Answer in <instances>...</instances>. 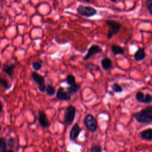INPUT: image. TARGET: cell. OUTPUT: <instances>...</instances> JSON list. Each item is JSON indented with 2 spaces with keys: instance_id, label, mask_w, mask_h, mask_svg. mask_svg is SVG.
Returning a JSON list of instances; mask_svg holds the SVG:
<instances>
[{
  "instance_id": "6da1fadb",
  "label": "cell",
  "mask_w": 152,
  "mask_h": 152,
  "mask_svg": "<svg viewBox=\"0 0 152 152\" xmlns=\"http://www.w3.org/2000/svg\"><path fill=\"white\" fill-rule=\"evenodd\" d=\"M134 118L140 124L152 122V106H148L133 114Z\"/></svg>"
},
{
  "instance_id": "7a4b0ae2",
  "label": "cell",
  "mask_w": 152,
  "mask_h": 152,
  "mask_svg": "<svg viewBox=\"0 0 152 152\" xmlns=\"http://www.w3.org/2000/svg\"><path fill=\"white\" fill-rule=\"evenodd\" d=\"M105 23L109 27L107 38L108 40H109L112 38L114 35L119 32L121 28V24L119 22L113 20H106Z\"/></svg>"
},
{
  "instance_id": "3957f363",
  "label": "cell",
  "mask_w": 152,
  "mask_h": 152,
  "mask_svg": "<svg viewBox=\"0 0 152 152\" xmlns=\"http://www.w3.org/2000/svg\"><path fill=\"white\" fill-rule=\"evenodd\" d=\"M84 124L87 129L91 132H95L98 128V123L97 119L91 114L87 115L84 119Z\"/></svg>"
},
{
  "instance_id": "277c9868",
  "label": "cell",
  "mask_w": 152,
  "mask_h": 152,
  "mask_svg": "<svg viewBox=\"0 0 152 152\" xmlns=\"http://www.w3.org/2000/svg\"><path fill=\"white\" fill-rule=\"evenodd\" d=\"M76 115V108L75 106L69 105L65 110L64 121L66 125H71L75 119Z\"/></svg>"
},
{
  "instance_id": "5b68a950",
  "label": "cell",
  "mask_w": 152,
  "mask_h": 152,
  "mask_svg": "<svg viewBox=\"0 0 152 152\" xmlns=\"http://www.w3.org/2000/svg\"><path fill=\"white\" fill-rule=\"evenodd\" d=\"M77 12L85 17H91L97 14V10L92 7L80 5L77 8Z\"/></svg>"
},
{
  "instance_id": "8992f818",
  "label": "cell",
  "mask_w": 152,
  "mask_h": 152,
  "mask_svg": "<svg viewBox=\"0 0 152 152\" xmlns=\"http://www.w3.org/2000/svg\"><path fill=\"white\" fill-rule=\"evenodd\" d=\"M31 78L33 81L38 85L39 90L42 93H45L46 91V87L45 85V78L44 77L38 74L36 71H33L31 73Z\"/></svg>"
},
{
  "instance_id": "52a82bcc",
  "label": "cell",
  "mask_w": 152,
  "mask_h": 152,
  "mask_svg": "<svg viewBox=\"0 0 152 152\" xmlns=\"http://www.w3.org/2000/svg\"><path fill=\"white\" fill-rule=\"evenodd\" d=\"M38 121L40 125L43 128H48L50 125V123L49 121L46 113L44 111L41 110H38Z\"/></svg>"
},
{
  "instance_id": "ba28073f",
  "label": "cell",
  "mask_w": 152,
  "mask_h": 152,
  "mask_svg": "<svg viewBox=\"0 0 152 152\" xmlns=\"http://www.w3.org/2000/svg\"><path fill=\"white\" fill-rule=\"evenodd\" d=\"M102 52V48L99 46H98L97 45H93L91 46H90V48L88 49L87 53H86L85 56L83 58V59L84 61H87L94 55L101 53Z\"/></svg>"
},
{
  "instance_id": "9c48e42d",
  "label": "cell",
  "mask_w": 152,
  "mask_h": 152,
  "mask_svg": "<svg viewBox=\"0 0 152 152\" xmlns=\"http://www.w3.org/2000/svg\"><path fill=\"white\" fill-rule=\"evenodd\" d=\"M56 96L58 100L61 101H69L71 98V96L68 91H65L63 87H59L58 88Z\"/></svg>"
},
{
  "instance_id": "30bf717a",
  "label": "cell",
  "mask_w": 152,
  "mask_h": 152,
  "mask_svg": "<svg viewBox=\"0 0 152 152\" xmlns=\"http://www.w3.org/2000/svg\"><path fill=\"white\" fill-rule=\"evenodd\" d=\"M81 128L78 125V123H75L73 126L72 127L69 135V138L70 141H74L75 140L77 137H78L80 132H81Z\"/></svg>"
},
{
  "instance_id": "8fae6325",
  "label": "cell",
  "mask_w": 152,
  "mask_h": 152,
  "mask_svg": "<svg viewBox=\"0 0 152 152\" xmlns=\"http://www.w3.org/2000/svg\"><path fill=\"white\" fill-rule=\"evenodd\" d=\"M15 68V65L12 64H4L2 66V71L11 78H12L14 71Z\"/></svg>"
},
{
  "instance_id": "7c38bea8",
  "label": "cell",
  "mask_w": 152,
  "mask_h": 152,
  "mask_svg": "<svg viewBox=\"0 0 152 152\" xmlns=\"http://www.w3.org/2000/svg\"><path fill=\"white\" fill-rule=\"evenodd\" d=\"M146 54L144 48H140L134 55V59L136 61H142L145 58Z\"/></svg>"
},
{
  "instance_id": "4fadbf2b",
  "label": "cell",
  "mask_w": 152,
  "mask_h": 152,
  "mask_svg": "<svg viewBox=\"0 0 152 152\" xmlns=\"http://www.w3.org/2000/svg\"><path fill=\"white\" fill-rule=\"evenodd\" d=\"M112 60L107 57L104 58L101 61V65L103 69L105 71L110 69L112 66Z\"/></svg>"
},
{
  "instance_id": "5bb4252c",
  "label": "cell",
  "mask_w": 152,
  "mask_h": 152,
  "mask_svg": "<svg viewBox=\"0 0 152 152\" xmlns=\"http://www.w3.org/2000/svg\"><path fill=\"white\" fill-rule=\"evenodd\" d=\"M110 48H111L112 53H113V55L115 56H116L118 55H122L125 54V51H124V49L119 45L113 44L111 45Z\"/></svg>"
},
{
  "instance_id": "9a60e30c",
  "label": "cell",
  "mask_w": 152,
  "mask_h": 152,
  "mask_svg": "<svg viewBox=\"0 0 152 152\" xmlns=\"http://www.w3.org/2000/svg\"><path fill=\"white\" fill-rule=\"evenodd\" d=\"M141 137L147 141H152V129L149 128L141 132Z\"/></svg>"
},
{
  "instance_id": "2e32d148",
  "label": "cell",
  "mask_w": 152,
  "mask_h": 152,
  "mask_svg": "<svg viewBox=\"0 0 152 152\" xmlns=\"http://www.w3.org/2000/svg\"><path fill=\"white\" fill-rule=\"evenodd\" d=\"M80 88H81L80 84L76 83L74 85L69 86V87L67 88V91L69 93V94L71 96H72V95L75 94L77 93V91L80 89Z\"/></svg>"
},
{
  "instance_id": "e0dca14e",
  "label": "cell",
  "mask_w": 152,
  "mask_h": 152,
  "mask_svg": "<svg viewBox=\"0 0 152 152\" xmlns=\"http://www.w3.org/2000/svg\"><path fill=\"white\" fill-rule=\"evenodd\" d=\"M65 81H66V83L69 86H72V85H74L76 84L75 78L72 74H68L66 77Z\"/></svg>"
},
{
  "instance_id": "ac0fdd59",
  "label": "cell",
  "mask_w": 152,
  "mask_h": 152,
  "mask_svg": "<svg viewBox=\"0 0 152 152\" xmlns=\"http://www.w3.org/2000/svg\"><path fill=\"white\" fill-rule=\"evenodd\" d=\"M135 99L138 102L144 103L145 94L141 91H138L135 94Z\"/></svg>"
},
{
  "instance_id": "d6986e66",
  "label": "cell",
  "mask_w": 152,
  "mask_h": 152,
  "mask_svg": "<svg viewBox=\"0 0 152 152\" xmlns=\"http://www.w3.org/2000/svg\"><path fill=\"white\" fill-rule=\"evenodd\" d=\"M46 93L50 96H52L55 94V92H56V90H55V88L53 86H52V85L50 84H48L47 86H46Z\"/></svg>"
},
{
  "instance_id": "ffe728a7",
  "label": "cell",
  "mask_w": 152,
  "mask_h": 152,
  "mask_svg": "<svg viewBox=\"0 0 152 152\" xmlns=\"http://www.w3.org/2000/svg\"><path fill=\"white\" fill-rule=\"evenodd\" d=\"M7 151V143L2 137H0V152Z\"/></svg>"
},
{
  "instance_id": "44dd1931",
  "label": "cell",
  "mask_w": 152,
  "mask_h": 152,
  "mask_svg": "<svg viewBox=\"0 0 152 152\" xmlns=\"http://www.w3.org/2000/svg\"><path fill=\"white\" fill-rule=\"evenodd\" d=\"M112 88L115 93H121L123 91L122 87L118 83H113L112 86Z\"/></svg>"
},
{
  "instance_id": "7402d4cb",
  "label": "cell",
  "mask_w": 152,
  "mask_h": 152,
  "mask_svg": "<svg viewBox=\"0 0 152 152\" xmlns=\"http://www.w3.org/2000/svg\"><path fill=\"white\" fill-rule=\"evenodd\" d=\"M0 84L2 85V87H4L6 90H8L11 87V85L9 84L8 81L1 77H0Z\"/></svg>"
},
{
  "instance_id": "603a6c76",
  "label": "cell",
  "mask_w": 152,
  "mask_h": 152,
  "mask_svg": "<svg viewBox=\"0 0 152 152\" xmlns=\"http://www.w3.org/2000/svg\"><path fill=\"white\" fill-rule=\"evenodd\" d=\"M32 67L35 71H39L42 67V64L40 61H34L32 63Z\"/></svg>"
},
{
  "instance_id": "cb8c5ba5",
  "label": "cell",
  "mask_w": 152,
  "mask_h": 152,
  "mask_svg": "<svg viewBox=\"0 0 152 152\" xmlns=\"http://www.w3.org/2000/svg\"><path fill=\"white\" fill-rule=\"evenodd\" d=\"M145 5L150 14L152 15V0H147L145 2Z\"/></svg>"
},
{
  "instance_id": "d4e9b609",
  "label": "cell",
  "mask_w": 152,
  "mask_h": 152,
  "mask_svg": "<svg viewBox=\"0 0 152 152\" xmlns=\"http://www.w3.org/2000/svg\"><path fill=\"white\" fill-rule=\"evenodd\" d=\"M152 102V96L148 93L145 94V99H144V103L145 104H150Z\"/></svg>"
},
{
  "instance_id": "484cf974",
  "label": "cell",
  "mask_w": 152,
  "mask_h": 152,
  "mask_svg": "<svg viewBox=\"0 0 152 152\" xmlns=\"http://www.w3.org/2000/svg\"><path fill=\"white\" fill-rule=\"evenodd\" d=\"M90 152H102V148L100 145H94L91 147Z\"/></svg>"
},
{
  "instance_id": "4316f807",
  "label": "cell",
  "mask_w": 152,
  "mask_h": 152,
  "mask_svg": "<svg viewBox=\"0 0 152 152\" xmlns=\"http://www.w3.org/2000/svg\"><path fill=\"white\" fill-rule=\"evenodd\" d=\"M14 144V140L12 138H9L7 140V145L10 147H13Z\"/></svg>"
},
{
  "instance_id": "83f0119b",
  "label": "cell",
  "mask_w": 152,
  "mask_h": 152,
  "mask_svg": "<svg viewBox=\"0 0 152 152\" xmlns=\"http://www.w3.org/2000/svg\"><path fill=\"white\" fill-rule=\"evenodd\" d=\"M2 108H3V106H2V103H1V101H0V113L2 111Z\"/></svg>"
},
{
  "instance_id": "f1b7e54d",
  "label": "cell",
  "mask_w": 152,
  "mask_h": 152,
  "mask_svg": "<svg viewBox=\"0 0 152 152\" xmlns=\"http://www.w3.org/2000/svg\"><path fill=\"white\" fill-rule=\"evenodd\" d=\"M2 18H3L2 15V14L0 12V20H2Z\"/></svg>"
},
{
  "instance_id": "f546056e",
  "label": "cell",
  "mask_w": 152,
  "mask_h": 152,
  "mask_svg": "<svg viewBox=\"0 0 152 152\" xmlns=\"http://www.w3.org/2000/svg\"><path fill=\"white\" fill-rule=\"evenodd\" d=\"M6 152H14V151L12 150H7Z\"/></svg>"
},
{
  "instance_id": "4dcf8cb0",
  "label": "cell",
  "mask_w": 152,
  "mask_h": 152,
  "mask_svg": "<svg viewBox=\"0 0 152 152\" xmlns=\"http://www.w3.org/2000/svg\"><path fill=\"white\" fill-rule=\"evenodd\" d=\"M110 1H111L112 2H116L117 1V0H109Z\"/></svg>"
},
{
  "instance_id": "1f68e13d",
  "label": "cell",
  "mask_w": 152,
  "mask_h": 152,
  "mask_svg": "<svg viewBox=\"0 0 152 152\" xmlns=\"http://www.w3.org/2000/svg\"><path fill=\"white\" fill-rule=\"evenodd\" d=\"M83 1H86L87 2H89L91 1V0H83Z\"/></svg>"
},
{
  "instance_id": "d6a6232c",
  "label": "cell",
  "mask_w": 152,
  "mask_h": 152,
  "mask_svg": "<svg viewBox=\"0 0 152 152\" xmlns=\"http://www.w3.org/2000/svg\"><path fill=\"white\" fill-rule=\"evenodd\" d=\"M151 67H152V59H151Z\"/></svg>"
},
{
  "instance_id": "836d02e7",
  "label": "cell",
  "mask_w": 152,
  "mask_h": 152,
  "mask_svg": "<svg viewBox=\"0 0 152 152\" xmlns=\"http://www.w3.org/2000/svg\"><path fill=\"white\" fill-rule=\"evenodd\" d=\"M1 125H0V131H1Z\"/></svg>"
},
{
  "instance_id": "e575fe53",
  "label": "cell",
  "mask_w": 152,
  "mask_h": 152,
  "mask_svg": "<svg viewBox=\"0 0 152 152\" xmlns=\"http://www.w3.org/2000/svg\"><path fill=\"white\" fill-rule=\"evenodd\" d=\"M66 152H69V151H66Z\"/></svg>"
}]
</instances>
